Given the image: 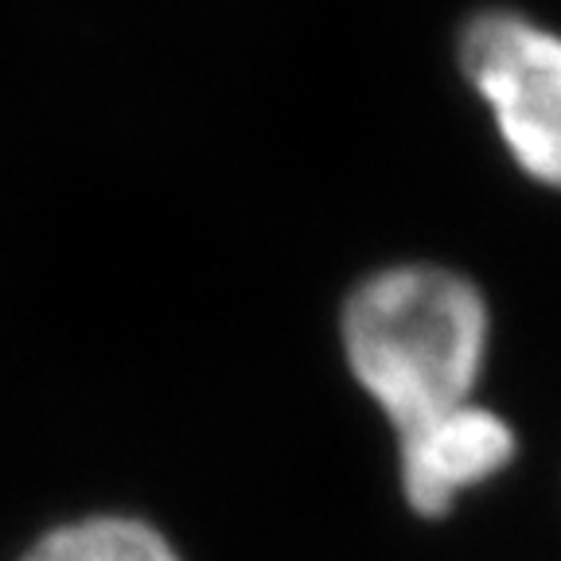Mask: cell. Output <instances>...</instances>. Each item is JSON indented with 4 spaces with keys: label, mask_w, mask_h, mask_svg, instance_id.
I'll list each match as a JSON object with an SVG mask.
<instances>
[{
    "label": "cell",
    "mask_w": 561,
    "mask_h": 561,
    "mask_svg": "<svg viewBox=\"0 0 561 561\" xmlns=\"http://www.w3.org/2000/svg\"><path fill=\"white\" fill-rule=\"evenodd\" d=\"M16 561H184V553L149 518L98 511L44 530Z\"/></svg>",
    "instance_id": "obj_4"
},
{
    "label": "cell",
    "mask_w": 561,
    "mask_h": 561,
    "mask_svg": "<svg viewBox=\"0 0 561 561\" xmlns=\"http://www.w3.org/2000/svg\"><path fill=\"white\" fill-rule=\"evenodd\" d=\"M460 70L511 160L561 192V32L518 12H480L460 35Z\"/></svg>",
    "instance_id": "obj_2"
},
{
    "label": "cell",
    "mask_w": 561,
    "mask_h": 561,
    "mask_svg": "<svg viewBox=\"0 0 561 561\" xmlns=\"http://www.w3.org/2000/svg\"><path fill=\"white\" fill-rule=\"evenodd\" d=\"M398 440V483L413 515L445 518L468 491L483 488L515 460L511 421L480 402L456 405Z\"/></svg>",
    "instance_id": "obj_3"
},
{
    "label": "cell",
    "mask_w": 561,
    "mask_h": 561,
    "mask_svg": "<svg viewBox=\"0 0 561 561\" xmlns=\"http://www.w3.org/2000/svg\"><path fill=\"white\" fill-rule=\"evenodd\" d=\"M491 316L465 273L394 265L343 305V355L394 437L476 402Z\"/></svg>",
    "instance_id": "obj_1"
}]
</instances>
